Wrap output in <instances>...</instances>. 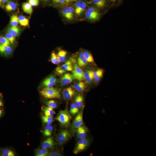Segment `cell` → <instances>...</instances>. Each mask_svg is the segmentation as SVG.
<instances>
[{
  "label": "cell",
  "instance_id": "f546056e",
  "mask_svg": "<svg viewBox=\"0 0 156 156\" xmlns=\"http://www.w3.org/2000/svg\"><path fill=\"white\" fill-rule=\"evenodd\" d=\"M19 23L23 26H26L29 25L28 19L23 15H20L18 17Z\"/></svg>",
  "mask_w": 156,
  "mask_h": 156
},
{
  "label": "cell",
  "instance_id": "4316f807",
  "mask_svg": "<svg viewBox=\"0 0 156 156\" xmlns=\"http://www.w3.org/2000/svg\"><path fill=\"white\" fill-rule=\"evenodd\" d=\"M20 30V29L16 26H12L8 29L7 31L12 34L14 37H16L19 34Z\"/></svg>",
  "mask_w": 156,
  "mask_h": 156
},
{
  "label": "cell",
  "instance_id": "7c38bea8",
  "mask_svg": "<svg viewBox=\"0 0 156 156\" xmlns=\"http://www.w3.org/2000/svg\"><path fill=\"white\" fill-rule=\"evenodd\" d=\"M83 123L82 111L80 112L76 116L72 124L73 127L77 129L81 126Z\"/></svg>",
  "mask_w": 156,
  "mask_h": 156
},
{
  "label": "cell",
  "instance_id": "681fc988",
  "mask_svg": "<svg viewBox=\"0 0 156 156\" xmlns=\"http://www.w3.org/2000/svg\"><path fill=\"white\" fill-rule=\"evenodd\" d=\"M43 1H49V0H43Z\"/></svg>",
  "mask_w": 156,
  "mask_h": 156
},
{
  "label": "cell",
  "instance_id": "83f0119b",
  "mask_svg": "<svg viewBox=\"0 0 156 156\" xmlns=\"http://www.w3.org/2000/svg\"><path fill=\"white\" fill-rule=\"evenodd\" d=\"M75 103L79 108H81L83 106V96L80 94L77 95L75 97Z\"/></svg>",
  "mask_w": 156,
  "mask_h": 156
},
{
  "label": "cell",
  "instance_id": "d6986e66",
  "mask_svg": "<svg viewBox=\"0 0 156 156\" xmlns=\"http://www.w3.org/2000/svg\"><path fill=\"white\" fill-rule=\"evenodd\" d=\"M55 145L52 137H49L44 140L42 143L41 146L42 148L48 149L53 147Z\"/></svg>",
  "mask_w": 156,
  "mask_h": 156
},
{
  "label": "cell",
  "instance_id": "bcb514c9",
  "mask_svg": "<svg viewBox=\"0 0 156 156\" xmlns=\"http://www.w3.org/2000/svg\"><path fill=\"white\" fill-rule=\"evenodd\" d=\"M2 114V111L1 109H0V116H1Z\"/></svg>",
  "mask_w": 156,
  "mask_h": 156
},
{
  "label": "cell",
  "instance_id": "3957f363",
  "mask_svg": "<svg viewBox=\"0 0 156 156\" xmlns=\"http://www.w3.org/2000/svg\"><path fill=\"white\" fill-rule=\"evenodd\" d=\"M85 16L88 20L94 21L99 19L100 14L97 8L94 7H91L86 11Z\"/></svg>",
  "mask_w": 156,
  "mask_h": 156
},
{
  "label": "cell",
  "instance_id": "d6a6232c",
  "mask_svg": "<svg viewBox=\"0 0 156 156\" xmlns=\"http://www.w3.org/2000/svg\"><path fill=\"white\" fill-rule=\"evenodd\" d=\"M83 53L87 62L90 63H93L94 59L91 53L87 51H85Z\"/></svg>",
  "mask_w": 156,
  "mask_h": 156
},
{
  "label": "cell",
  "instance_id": "4fadbf2b",
  "mask_svg": "<svg viewBox=\"0 0 156 156\" xmlns=\"http://www.w3.org/2000/svg\"><path fill=\"white\" fill-rule=\"evenodd\" d=\"M74 9L71 7H67L64 8L62 12L64 16L68 20H71L73 17Z\"/></svg>",
  "mask_w": 156,
  "mask_h": 156
},
{
  "label": "cell",
  "instance_id": "8fae6325",
  "mask_svg": "<svg viewBox=\"0 0 156 156\" xmlns=\"http://www.w3.org/2000/svg\"><path fill=\"white\" fill-rule=\"evenodd\" d=\"M86 7V5L85 2L78 1L75 4V13L78 15H80L84 11Z\"/></svg>",
  "mask_w": 156,
  "mask_h": 156
},
{
  "label": "cell",
  "instance_id": "5bb4252c",
  "mask_svg": "<svg viewBox=\"0 0 156 156\" xmlns=\"http://www.w3.org/2000/svg\"><path fill=\"white\" fill-rule=\"evenodd\" d=\"M75 91L70 87H68L63 90L62 95L64 99L66 100H70L75 94Z\"/></svg>",
  "mask_w": 156,
  "mask_h": 156
},
{
  "label": "cell",
  "instance_id": "60d3db41",
  "mask_svg": "<svg viewBox=\"0 0 156 156\" xmlns=\"http://www.w3.org/2000/svg\"><path fill=\"white\" fill-rule=\"evenodd\" d=\"M61 154L58 152H49L48 156H60Z\"/></svg>",
  "mask_w": 156,
  "mask_h": 156
},
{
  "label": "cell",
  "instance_id": "ba28073f",
  "mask_svg": "<svg viewBox=\"0 0 156 156\" xmlns=\"http://www.w3.org/2000/svg\"><path fill=\"white\" fill-rule=\"evenodd\" d=\"M57 81L55 76L51 75L45 79L43 81L41 86L44 87H51L54 86Z\"/></svg>",
  "mask_w": 156,
  "mask_h": 156
},
{
  "label": "cell",
  "instance_id": "b9f144b4",
  "mask_svg": "<svg viewBox=\"0 0 156 156\" xmlns=\"http://www.w3.org/2000/svg\"><path fill=\"white\" fill-rule=\"evenodd\" d=\"M53 1L55 3L61 4L68 2V0H53Z\"/></svg>",
  "mask_w": 156,
  "mask_h": 156
},
{
  "label": "cell",
  "instance_id": "f6af8a7d",
  "mask_svg": "<svg viewBox=\"0 0 156 156\" xmlns=\"http://www.w3.org/2000/svg\"><path fill=\"white\" fill-rule=\"evenodd\" d=\"M3 105V103L1 100H0V107Z\"/></svg>",
  "mask_w": 156,
  "mask_h": 156
},
{
  "label": "cell",
  "instance_id": "277c9868",
  "mask_svg": "<svg viewBox=\"0 0 156 156\" xmlns=\"http://www.w3.org/2000/svg\"><path fill=\"white\" fill-rule=\"evenodd\" d=\"M73 59L72 58L67 61L63 65L57 67L55 69L57 73L59 75H62L67 71H72L73 66L72 62Z\"/></svg>",
  "mask_w": 156,
  "mask_h": 156
},
{
  "label": "cell",
  "instance_id": "cb8c5ba5",
  "mask_svg": "<svg viewBox=\"0 0 156 156\" xmlns=\"http://www.w3.org/2000/svg\"><path fill=\"white\" fill-rule=\"evenodd\" d=\"M22 8L23 11L26 13L30 15L32 13L33 9L29 3H23L22 5Z\"/></svg>",
  "mask_w": 156,
  "mask_h": 156
},
{
  "label": "cell",
  "instance_id": "ffe728a7",
  "mask_svg": "<svg viewBox=\"0 0 156 156\" xmlns=\"http://www.w3.org/2000/svg\"><path fill=\"white\" fill-rule=\"evenodd\" d=\"M77 63L79 67H83L86 66L88 64L83 52H80L77 58Z\"/></svg>",
  "mask_w": 156,
  "mask_h": 156
},
{
  "label": "cell",
  "instance_id": "603a6c76",
  "mask_svg": "<svg viewBox=\"0 0 156 156\" xmlns=\"http://www.w3.org/2000/svg\"><path fill=\"white\" fill-rule=\"evenodd\" d=\"M42 109L44 112V115L47 116H52L55 113L53 109L48 106L43 107Z\"/></svg>",
  "mask_w": 156,
  "mask_h": 156
},
{
  "label": "cell",
  "instance_id": "8d00e7d4",
  "mask_svg": "<svg viewBox=\"0 0 156 156\" xmlns=\"http://www.w3.org/2000/svg\"><path fill=\"white\" fill-rule=\"evenodd\" d=\"M2 155L3 156H14L15 155L13 152L8 149H5L2 152Z\"/></svg>",
  "mask_w": 156,
  "mask_h": 156
},
{
  "label": "cell",
  "instance_id": "2e32d148",
  "mask_svg": "<svg viewBox=\"0 0 156 156\" xmlns=\"http://www.w3.org/2000/svg\"><path fill=\"white\" fill-rule=\"evenodd\" d=\"M94 70H87L84 72V79L86 83L90 84L94 81Z\"/></svg>",
  "mask_w": 156,
  "mask_h": 156
},
{
  "label": "cell",
  "instance_id": "ee69618b",
  "mask_svg": "<svg viewBox=\"0 0 156 156\" xmlns=\"http://www.w3.org/2000/svg\"><path fill=\"white\" fill-rule=\"evenodd\" d=\"M8 1V0H1V4H2L3 5L5 3L7 2Z\"/></svg>",
  "mask_w": 156,
  "mask_h": 156
},
{
  "label": "cell",
  "instance_id": "7402d4cb",
  "mask_svg": "<svg viewBox=\"0 0 156 156\" xmlns=\"http://www.w3.org/2000/svg\"><path fill=\"white\" fill-rule=\"evenodd\" d=\"M73 87L77 91L81 92L84 90L86 86L84 83L80 81L75 83L73 86Z\"/></svg>",
  "mask_w": 156,
  "mask_h": 156
},
{
  "label": "cell",
  "instance_id": "836d02e7",
  "mask_svg": "<svg viewBox=\"0 0 156 156\" xmlns=\"http://www.w3.org/2000/svg\"><path fill=\"white\" fill-rule=\"evenodd\" d=\"M51 62L55 64H57L59 63L60 62L58 60L57 54L53 51L51 54Z\"/></svg>",
  "mask_w": 156,
  "mask_h": 156
},
{
  "label": "cell",
  "instance_id": "ac0fdd59",
  "mask_svg": "<svg viewBox=\"0 0 156 156\" xmlns=\"http://www.w3.org/2000/svg\"><path fill=\"white\" fill-rule=\"evenodd\" d=\"M13 52L12 49L10 46L0 43V53L5 56L11 54Z\"/></svg>",
  "mask_w": 156,
  "mask_h": 156
},
{
  "label": "cell",
  "instance_id": "74e56055",
  "mask_svg": "<svg viewBox=\"0 0 156 156\" xmlns=\"http://www.w3.org/2000/svg\"><path fill=\"white\" fill-rule=\"evenodd\" d=\"M12 44H13L15 40V37L9 32H7L5 37Z\"/></svg>",
  "mask_w": 156,
  "mask_h": 156
},
{
  "label": "cell",
  "instance_id": "8992f818",
  "mask_svg": "<svg viewBox=\"0 0 156 156\" xmlns=\"http://www.w3.org/2000/svg\"><path fill=\"white\" fill-rule=\"evenodd\" d=\"M70 136L69 131L64 129L60 131L57 135L56 140L60 145H62L65 143Z\"/></svg>",
  "mask_w": 156,
  "mask_h": 156
},
{
  "label": "cell",
  "instance_id": "30bf717a",
  "mask_svg": "<svg viewBox=\"0 0 156 156\" xmlns=\"http://www.w3.org/2000/svg\"><path fill=\"white\" fill-rule=\"evenodd\" d=\"M74 79L72 75L67 73L61 77L60 83L62 86H65L71 83Z\"/></svg>",
  "mask_w": 156,
  "mask_h": 156
},
{
  "label": "cell",
  "instance_id": "4dcf8cb0",
  "mask_svg": "<svg viewBox=\"0 0 156 156\" xmlns=\"http://www.w3.org/2000/svg\"><path fill=\"white\" fill-rule=\"evenodd\" d=\"M43 122L47 125H51L53 121L52 116L42 115L41 117Z\"/></svg>",
  "mask_w": 156,
  "mask_h": 156
},
{
  "label": "cell",
  "instance_id": "f35d334b",
  "mask_svg": "<svg viewBox=\"0 0 156 156\" xmlns=\"http://www.w3.org/2000/svg\"><path fill=\"white\" fill-rule=\"evenodd\" d=\"M0 43L9 46L10 45V41L5 37L3 36H0Z\"/></svg>",
  "mask_w": 156,
  "mask_h": 156
},
{
  "label": "cell",
  "instance_id": "44dd1931",
  "mask_svg": "<svg viewBox=\"0 0 156 156\" xmlns=\"http://www.w3.org/2000/svg\"><path fill=\"white\" fill-rule=\"evenodd\" d=\"M67 54V52L65 50H61L59 51L57 55L60 63H63L66 61Z\"/></svg>",
  "mask_w": 156,
  "mask_h": 156
},
{
  "label": "cell",
  "instance_id": "5b68a950",
  "mask_svg": "<svg viewBox=\"0 0 156 156\" xmlns=\"http://www.w3.org/2000/svg\"><path fill=\"white\" fill-rule=\"evenodd\" d=\"M89 143V140L86 138L80 139L76 144L73 151V153L75 154H77L85 150L88 146Z\"/></svg>",
  "mask_w": 156,
  "mask_h": 156
},
{
  "label": "cell",
  "instance_id": "d4e9b609",
  "mask_svg": "<svg viewBox=\"0 0 156 156\" xmlns=\"http://www.w3.org/2000/svg\"><path fill=\"white\" fill-rule=\"evenodd\" d=\"M53 127L51 125H47L44 128L42 133L43 135L46 137L50 136L52 133Z\"/></svg>",
  "mask_w": 156,
  "mask_h": 156
},
{
  "label": "cell",
  "instance_id": "7dc6e473",
  "mask_svg": "<svg viewBox=\"0 0 156 156\" xmlns=\"http://www.w3.org/2000/svg\"><path fill=\"white\" fill-rule=\"evenodd\" d=\"M68 0V2L69 1H76L77 0Z\"/></svg>",
  "mask_w": 156,
  "mask_h": 156
},
{
  "label": "cell",
  "instance_id": "9a60e30c",
  "mask_svg": "<svg viewBox=\"0 0 156 156\" xmlns=\"http://www.w3.org/2000/svg\"><path fill=\"white\" fill-rule=\"evenodd\" d=\"M104 72L103 70L101 68H98L94 70V81L96 84L99 83L103 76Z\"/></svg>",
  "mask_w": 156,
  "mask_h": 156
},
{
  "label": "cell",
  "instance_id": "f1b7e54d",
  "mask_svg": "<svg viewBox=\"0 0 156 156\" xmlns=\"http://www.w3.org/2000/svg\"><path fill=\"white\" fill-rule=\"evenodd\" d=\"M49 153V150L48 149L42 148L36 151L35 155L36 156H48Z\"/></svg>",
  "mask_w": 156,
  "mask_h": 156
},
{
  "label": "cell",
  "instance_id": "1f68e13d",
  "mask_svg": "<svg viewBox=\"0 0 156 156\" xmlns=\"http://www.w3.org/2000/svg\"><path fill=\"white\" fill-rule=\"evenodd\" d=\"M79 111V108L75 103H72L70 104V112L72 115L76 114Z\"/></svg>",
  "mask_w": 156,
  "mask_h": 156
},
{
  "label": "cell",
  "instance_id": "52a82bcc",
  "mask_svg": "<svg viewBox=\"0 0 156 156\" xmlns=\"http://www.w3.org/2000/svg\"><path fill=\"white\" fill-rule=\"evenodd\" d=\"M72 73L74 79L79 81L84 79V72L77 64H75L74 65Z\"/></svg>",
  "mask_w": 156,
  "mask_h": 156
},
{
  "label": "cell",
  "instance_id": "e0dca14e",
  "mask_svg": "<svg viewBox=\"0 0 156 156\" xmlns=\"http://www.w3.org/2000/svg\"><path fill=\"white\" fill-rule=\"evenodd\" d=\"M77 129V136L78 138L80 139L86 138L87 129L85 126L82 125Z\"/></svg>",
  "mask_w": 156,
  "mask_h": 156
},
{
  "label": "cell",
  "instance_id": "9c48e42d",
  "mask_svg": "<svg viewBox=\"0 0 156 156\" xmlns=\"http://www.w3.org/2000/svg\"><path fill=\"white\" fill-rule=\"evenodd\" d=\"M91 3L97 9H103L109 5V0H91Z\"/></svg>",
  "mask_w": 156,
  "mask_h": 156
},
{
  "label": "cell",
  "instance_id": "7a4b0ae2",
  "mask_svg": "<svg viewBox=\"0 0 156 156\" xmlns=\"http://www.w3.org/2000/svg\"><path fill=\"white\" fill-rule=\"evenodd\" d=\"M71 117L67 109L60 111L55 119L62 125L67 126L70 123Z\"/></svg>",
  "mask_w": 156,
  "mask_h": 156
},
{
  "label": "cell",
  "instance_id": "d590c367",
  "mask_svg": "<svg viewBox=\"0 0 156 156\" xmlns=\"http://www.w3.org/2000/svg\"><path fill=\"white\" fill-rule=\"evenodd\" d=\"M45 103L48 107L53 109L57 107V104L54 100H51L47 101H46Z\"/></svg>",
  "mask_w": 156,
  "mask_h": 156
},
{
  "label": "cell",
  "instance_id": "ab89813d",
  "mask_svg": "<svg viewBox=\"0 0 156 156\" xmlns=\"http://www.w3.org/2000/svg\"><path fill=\"white\" fill-rule=\"evenodd\" d=\"M29 3L31 6H37L39 4V0H29Z\"/></svg>",
  "mask_w": 156,
  "mask_h": 156
},
{
  "label": "cell",
  "instance_id": "c3c4849f",
  "mask_svg": "<svg viewBox=\"0 0 156 156\" xmlns=\"http://www.w3.org/2000/svg\"><path fill=\"white\" fill-rule=\"evenodd\" d=\"M1 0H0V5H1Z\"/></svg>",
  "mask_w": 156,
  "mask_h": 156
},
{
  "label": "cell",
  "instance_id": "6da1fadb",
  "mask_svg": "<svg viewBox=\"0 0 156 156\" xmlns=\"http://www.w3.org/2000/svg\"><path fill=\"white\" fill-rule=\"evenodd\" d=\"M60 89L52 87H44L40 92L41 95L48 99H60L61 98Z\"/></svg>",
  "mask_w": 156,
  "mask_h": 156
},
{
  "label": "cell",
  "instance_id": "7bdbcfd3",
  "mask_svg": "<svg viewBox=\"0 0 156 156\" xmlns=\"http://www.w3.org/2000/svg\"><path fill=\"white\" fill-rule=\"evenodd\" d=\"M120 0H109L110 1V2H112L113 3H114L120 1Z\"/></svg>",
  "mask_w": 156,
  "mask_h": 156
},
{
  "label": "cell",
  "instance_id": "e575fe53",
  "mask_svg": "<svg viewBox=\"0 0 156 156\" xmlns=\"http://www.w3.org/2000/svg\"><path fill=\"white\" fill-rule=\"evenodd\" d=\"M10 23L12 26H16L19 23L18 17L16 15L12 16L10 18Z\"/></svg>",
  "mask_w": 156,
  "mask_h": 156
},
{
  "label": "cell",
  "instance_id": "484cf974",
  "mask_svg": "<svg viewBox=\"0 0 156 156\" xmlns=\"http://www.w3.org/2000/svg\"><path fill=\"white\" fill-rule=\"evenodd\" d=\"M17 5L14 2L9 1H8L5 6V10L7 11H11L14 10L16 8Z\"/></svg>",
  "mask_w": 156,
  "mask_h": 156
}]
</instances>
